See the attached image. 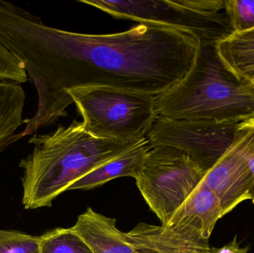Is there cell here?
<instances>
[{"mask_svg": "<svg viewBox=\"0 0 254 253\" xmlns=\"http://www.w3.org/2000/svg\"><path fill=\"white\" fill-rule=\"evenodd\" d=\"M0 44L23 64L38 95L22 138L66 117L72 89L164 93L188 75L200 49L194 34L161 25L139 23L108 34L58 29L12 3L0 8Z\"/></svg>", "mask_w": 254, "mask_h": 253, "instance_id": "obj_1", "label": "cell"}, {"mask_svg": "<svg viewBox=\"0 0 254 253\" xmlns=\"http://www.w3.org/2000/svg\"><path fill=\"white\" fill-rule=\"evenodd\" d=\"M145 139V138H144ZM140 141L102 139L73 120L48 134L32 135V152L19 163L23 169L22 204L26 209L52 205L76 181L122 155Z\"/></svg>", "mask_w": 254, "mask_h": 253, "instance_id": "obj_2", "label": "cell"}, {"mask_svg": "<svg viewBox=\"0 0 254 253\" xmlns=\"http://www.w3.org/2000/svg\"><path fill=\"white\" fill-rule=\"evenodd\" d=\"M155 109L167 120L241 123L254 118V83L231 71L216 46H200L188 75L155 97Z\"/></svg>", "mask_w": 254, "mask_h": 253, "instance_id": "obj_3", "label": "cell"}, {"mask_svg": "<svg viewBox=\"0 0 254 253\" xmlns=\"http://www.w3.org/2000/svg\"><path fill=\"white\" fill-rule=\"evenodd\" d=\"M223 216L220 201L201 181L168 221L139 223L122 236L140 253H211L209 239Z\"/></svg>", "mask_w": 254, "mask_h": 253, "instance_id": "obj_4", "label": "cell"}, {"mask_svg": "<svg viewBox=\"0 0 254 253\" xmlns=\"http://www.w3.org/2000/svg\"><path fill=\"white\" fill-rule=\"evenodd\" d=\"M117 19L170 27L194 34L200 46H216L234 32L225 0H79Z\"/></svg>", "mask_w": 254, "mask_h": 253, "instance_id": "obj_5", "label": "cell"}, {"mask_svg": "<svg viewBox=\"0 0 254 253\" xmlns=\"http://www.w3.org/2000/svg\"><path fill=\"white\" fill-rule=\"evenodd\" d=\"M83 117L85 130L102 139L140 141L158 118L155 96L111 87L67 92Z\"/></svg>", "mask_w": 254, "mask_h": 253, "instance_id": "obj_6", "label": "cell"}, {"mask_svg": "<svg viewBox=\"0 0 254 253\" xmlns=\"http://www.w3.org/2000/svg\"><path fill=\"white\" fill-rule=\"evenodd\" d=\"M206 172L182 150L158 146L148 153L136 184L148 206L164 224L201 184Z\"/></svg>", "mask_w": 254, "mask_h": 253, "instance_id": "obj_7", "label": "cell"}, {"mask_svg": "<svg viewBox=\"0 0 254 253\" xmlns=\"http://www.w3.org/2000/svg\"><path fill=\"white\" fill-rule=\"evenodd\" d=\"M239 123L158 117L146 138L151 148L169 146L182 150L207 172L231 147Z\"/></svg>", "mask_w": 254, "mask_h": 253, "instance_id": "obj_8", "label": "cell"}, {"mask_svg": "<svg viewBox=\"0 0 254 253\" xmlns=\"http://www.w3.org/2000/svg\"><path fill=\"white\" fill-rule=\"evenodd\" d=\"M254 152V118L239 123L234 141L203 183L220 201L224 215L246 201H252L254 178L249 160Z\"/></svg>", "mask_w": 254, "mask_h": 253, "instance_id": "obj_9", "label": "cell"}, {"mask_svg": "<svg viewBox=\"0 0 254 253\" xmlns=\"http://www.w3.org/2000/svg\"><path fill=\"white\" fill-rule=\"evenodd\" d=\"M71 229L93 253H140L124 239L123 232L116 227V218L98 213L91 207L79 215Z\"/></svg>", "mask_w": 254, "mask_h": 253, "instance_id": "obj_10", "label": "cell"}, {"mask_svg": "<svg viewBox=\"0 0 254 253\" xmlns=\"http://www.w3.org/2000/svg\"><path fill=\"white\" fill-rule=\"evenodd\" d=\"M151 149L147 138H145L122 155L104 163L76 181L68 188V191L91 190L122 177H131L137 179Z\"/></svg>", "mask_w": 254, "mask_h": 253, "instance_id": "obj_11", "label": "cell"}, {"mask_svg": "<svg viewBox=\"0 0 254 253\" xmlns=\"http://www.w3.org/2000/svg\"><path fill=\"white\" fill-rule=\"evenodd\" d=\"M25 101L21 83L0 79V154L21 138L16 132L24 124Z\"/></svg>", "mask_w": 254, "mask_h": 253, "instance_id": "obj_12", "label": "cell"}, {"mask_svg": "<svg viewBox=\"0 0 254 253\" xmlns=\"http://www.w3.org/2000/svg\"><path fill=\"white\" fill-rule=\"evenodd\" d=\"M224 63L240 78H254V29L234 32L216 45Z\"/></svg>", "mask_w": 254, "mask_h": 253, "instance_id": "obj_13", "label": "cell"}, {"mask_svg": "<svg viewBox=\"0 0 254 253\" xmlns=\"http://www.w3.org/2000/svg\"><path fill=\"white\" fill-rule=\"evenodd\" d=\"M40 253H93L71 228H58L41 236Z\"/></svg>", "mask_w": 254, "mask_h": 253, "instance_id": "obj_14", "label": "cell"}, {"mask_svg": "<svg viewBox=\"0 0 254 253\" xmlns=\"http://www.w3.org/2000/svg\"><path fill=\"white\" fill-rule=\"evenodd\" d=\"M225 11L234 32L254 29V0H225Z\"/></svg>", "mask_w": 254, "mask_h": 253, "instance_id": "obj_15", "label": "cell"}, {"mask_svg": "<svg viewBox=\"0 0 254 253\" xmlns=\"http://www.w3.org/2000/svg\"><path fill=\"white\" fill-rule=\"evenodd\" d=\"M41 236L0 230V253H40Z\"/></svg>", "mask_w": 254, "mask_h": 253, "instance_id": "obj_16", "label": "cell"}, {"mask_svg": "<svg viewBox=\"0 0 254 253\" xmlns=\"http://www.w3.org/2000/svg\"><path fill=\"white\" fill-rule=\"evenodd\" d=\"M28 75L23 64L0 44V79L24 83Z\"/></svg>", "mask_w": 254, "mask_h": 253, "instance_id": "obj_17", "label": "cell"}, {"mask_svg": "<svg viewBox=\"0 0 254 253\" xmlns=\"http://www.w3.org/2000/svg\"><path fill=\"white\" fill-rule=\"evenodd\" d=\"M249 248H240V245L237 242V236H235L231 242L222 248H211V253H249Z\"/></svg>", "mask_w": 254, "mask_h": 253, "instance_id": "obj_18", "label": "cell"}, {"mask_svg": "<svg viewBox=\"0 0 254 253\" xmlns=\"http://www.w3.org/2000/svg\"><path fill=\"white\" fill-rule=\"evenodd\" d=\"M252 202H253V203H254V183L253 189H252Z\"/></svg>", "mask_w": 254, "mask_h": 253, "instance_id": "obj_19", "label": "cell"}, {"mask_svg": "<svg viewBox=\"0 0 254 253\" xmlns=\"http://www.w3.org/2000/svg\"><path fill=\"white\" fill-rule=\"evenodd\" d=\"M252 82H253V83H254V78L253 79V80H252Z\"/></svg>", "mask_w": 254, "mask_h": 253, "instance_id": "obj_20", "label": "cell"}]
</instances>
